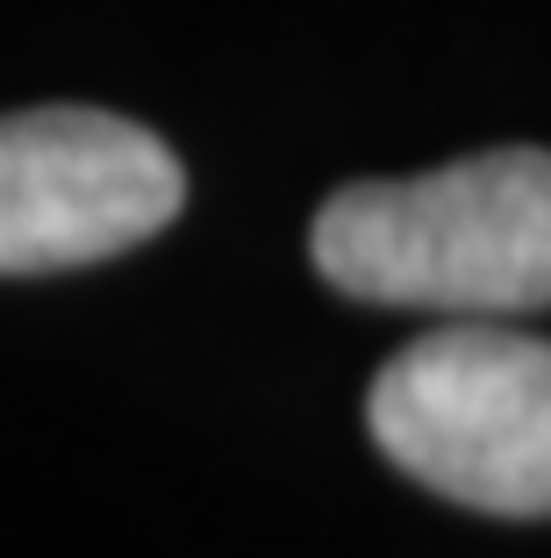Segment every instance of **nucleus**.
<instances>
[{"instance_id":"f257e3e1","label":"nucleus","mask_w":551,"mask_h":558,"mask_svg":"<svg viewBox=\"0 0 551 558\" xmlns=\"http://www.w3.org/2000/svg\"><path fill=\"white\" fill-rule=\"evenodd\" d=\"M315 272L351 301L458 323L551 308V150L508 144L416 180H358L315 215Z\"/></svg>"},{"instance_id":"f03ea898","label":"nucleus","mask_w":551,"mask_h":558,"mask_svg":"<svg viewBox=\"0 0 551 558\" xmlns=\"http://www.w3.org/2000/svg\"><path fill=\"white\" fill-rule=\"evenodd\" d=\"M380 451L480 515H551V337L444 323L380 365L366 395Z\"/></svg>"},{"instance_id":"7ed1b4c3","label":"nucleus","mask_w":551,"mask_h":558,"mask_svg":"<svg viewBox=\"0 0 551 558\" xmlns=\"http://www.w3.org/2000/svg\"><path fill=\"white\" fill-rule=\"evenodd\" d=\"M187 201L179 158L108 108L0 116V272H72L151 244Z\"/></svg>"}]
</instances>
